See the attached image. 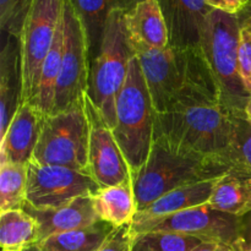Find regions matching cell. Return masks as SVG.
<instances>
[{"label": "cell", "instance_id": "4316f807", "mask_svg": "<svg viewBox=\"0 0 251 251\" xmlns=\"http://www.w3.org/2000/svg\"><path fill=\"white\" fill-rule=\"evenodd\" d=\"M31 0H0V28L20 39Z\"/></svg>", "mask_w": 251, "mask_h": 251}, {"label": "cell", "instance_id": "d6a6232c", "mask_svg": "<svg viewBox=\"0 0 251 251\" xmlns=\"http://www.w3.org/2000/svg\"><path fill=\"white\" fill-rule=\"evenodd\" d=\"M238 17H239L240 25L248 27L251 31V1H248L244 9L238 14Z\"/></svg>", "mask_w": 251, "mask_h": 251}, {"label": "cell", "instance_id": "cb8c5ba5", "mask_svg": "<svg viewBox=\"0 0 251 251\" xmlns=\"http://www.w3.org/2000/svg\"><path fill=\"white\" fill-rule=\"evenodd\" d=\"M28 166L0 164V211L22 210L26 205Z\"/></svg>", "mask_w": 251, "mask_h": 251}, {"label": "cell", "instance_id": "6da1fadb", "mask_svg": "<svg viewBox=\"0 0 251 251\" xmlns=\"http://www.w3.org/2000/svg\"><path fill=\"white\" fill-rule=\"evenodd\" d=\"M156 113L221 103L220 93L200 47L136 50Z\"/></svg>", "mask_w": 251, "mask_h": 251}, {"label": "cell", "instance_id": "7c38bea8", "mask_svg": "<svg viewBox=\"0 0 251 251\" xmlns=\"http://www.w3.org/2000/svg\"><path fill=\"white\" fill-rule=\"evenodd\" d=\"M86 105L91 123L88 172L100 188L119 185L131 179L129 164L115 140L113 130L104 124L87 96Z\"/></svg>", "mask_w": 251, "mask_h": 251}, {"label": "cell", "instance_id": "4fadbf2b", "mask_svg": "<svg viewBox=\"0 0 251 251\" xmlns=\"http://www.w3.org/2000/svg\"><path fill=\"white\" fill-rule=\"evenodd\" d=\"M44 115L31 103L20 105L6 134L0 140V164L28 166L38 144Z\"/></svg>", "mask_w": 251, "mask_h": 251}, {"label": "cell", "instance_id": "f1b7e54d", "mask_svg": "<svg viewBox=\"0 0 251 251\" xmlns=\"http://www.w3.org/2000/svg\"><path fill=\"white\" fill-rule=\"evenodd\" d=\"M132 240L134 234L131 232V225L122 226L110 233L97 251H131Z\"/></svg>", "mask_w": 251, "mask_h": 251}, {"label": "cell", "instance_id": "1f68e13d", "mask_svg": "<svg viewBox=\"0 0 251 251\" xmlns=\"http://www.w3.org/2000/svg\"><path fill=\"white\" fill-rule=\"evenodd\" d=\"M193 251H238L234 245L223 242H202Z\"/></svg>", "mask_w": 251, "mask_h": 251}, {"label": "cell", "instance_id": "9c48e42d", "mask_svg": "<svg viewBox=\"0 0 251 251\" xmlns=\"http://www.w3.org/2000/svg\"><path fill=\"white\" fill-rule=\"evenodd\" d=\"M64 47L51 113L65 110L87 92L91 60L87 38L73 0H63Z\"/></svg>", "mask_w": 251, "mask_h": 251}, {"label": "cell", "instance_id": "8992f818", "mask_svg": "<svg viewBox=\"0 0 251 251\" xmlns=\"http://www.w3.org/2000/svg\"><path fill=\"white\" fill-rule=\"evenodd\" d=\"M115 118L113 134L132 174L149 158L156 119V110L136 55L130 61L126 80L117 97Z\"/></svg>", "mask_w": 251, "mask_h": 251}, {"label": "cell", "instance_id": "30bf717a", "mask_svg": "<svg viewBox=\"0 0 251 251\" xmlns=\"http://www.w3.org/2000/svg\"><path fill=\"white\" fill-rule=\"evenodd\" d=\"M242 217L216 210L210 203L181 212L131 223L132 234L145 232H169L190 235L203 242H223L237 248Z\"/></svg>", "mask_w": 251, "mask_h": 251}, {"label": "cell", "instance_id": "484cf974", "mask_svg": "<svg viewBox=\"0 0 251 251\" xmlns=\"http://www.w3.org/2000/svg\"><path fill=\"white\" fill-rule=\"evenodd\" d=\"M203 240L169 232H145L134 235L131 251H193Z\"/></svg>", "mask_w": 251, "mask_h": 251}, {"label": "cell", "instance_id": "7402d4cb", "mask_svg": "<svg viewBox=\"0 0 251 251\" xmlns=\"http://www.w3.org/2000/svg\"><path fill=\"white\" fill-rule=\"evenodd\" d=\"M114 229L110 223L98 221L86 227L51 235L38 245L46 251H97Z\"/></svg>", "mask_w": 251, "mask_h": 251}, {"label": "cell", "instance_id": "f546056e", "mask_svg": "<svg viewBox=\"0 0 251 251\" xmlns=\"http://www.w3.org/2000/svg\"><path fill=\"white\" fill-rule=\"evenodd\" d=\"M206 1L212 9L234 15L239 14L248 4V0H206Z\"/></svg>", "mask_w": 251, "mask_h": 251}, {"label": "cell", "instance_id": "e575fe53", "mask_svg": "<svg viewBox=\"0 0 251 251\" xmlns=\"http://www.w3.org/2000/svg\"><path fill=\"white\" fill-rule=\"evenodd\" d=\"M245 115H247L248 120L251 123V98H250L249 103H248L247 108H245Z\"/></svg>", "mask_w": 251, "mask_h": 251}, {"label": "cell", "instance_id": "83f0119b", "mask_svg": "<svg viewBox=\"0 0 251 251\" xmlns=\"http://www.w3.org/2000/svg\"><path fill=\"white\" fill-rule=\"evenodd\" d=\"M238 60H239L240 77L251 96V31L245 26H242L240 29Z\"/></svg>", "mask_w": 251, "mask_h": 251}, {"label": "cell", "instance_id": "603a6c76", "mask_svg": "<svg viewBox=\"0 0 251 251\" xmlns=\"http://www.w3.org/2000/svg\"><path fill=\"white\" fill-rule=\"evenodd\" d=\"M38 223L25 210L0 213V245L2 250H22L38 244Z\"/></svg>", "mask_w": 251, "mask_h": 251}, {"label": "cell", "instance_id": "e0dca14e", "mask_svg": "<svg viewBox=\"0 0 251 251\" xmlns=\"http://www.w3.org/2000/svg\"><path fill=\"white\" fill-rule=\"evenodd\" d=\"M22 75L20 42L7 36L0 54V140L21 105Z\"/></svg>", "mask_w": 251, "mask_h": 251}, {"label": "cell", "instance_id": "52a82bcc", "mask_svg": "<svg viewBox=\"0 0 251 251\" xmlns=\"http://www.w3.org/2000/svg\"><path fill=\"white\" fill-rule=\"evenodd\" d=\"M90 131L85 95L68 109L44 115L32 161L88 172Z\"/></svg>", "mask_w": 251, "mask_h": 251}, {"label": "cell", "instance_id": "9a60e30c", "mask_svg": "<svg viewBox=\"0 0 251 251\" xmlns=\"http://www.w3.org/2000/svg\"><path fill=\"white\" fill-rule=\"evenodd\" d=\"M124 25L132 48L163 50L169 47V31L157 0H141L124 14Z\"/></svg>", "mask_w": 251, "mask_h": 251}, {"label": "cell", "instance_id": "d590c367", "mask_svg": "<svg viewBox=\"0 0 251 251\" xmlns=\"http://www.w3.org/2000/svg\"><path fill=\"white\" fill-rule=\"evenodd\" d=\"M1 251H21V250H1Z\"/></svg>", "mask_w": 251, "mask_h": 251}, {"label": "cell", "instance_id": "7a4b0ae2", "mask_svg": "<svg viewBox=\"0 0 251 251\" xmlns=\"http://www.w3.org/2000/svg\"><path fill=\"white\" fill-rule=\"evenodd\" d=\"M232 115L233 113L220 103L156 113L153 139L161 140L184 153L221 159L229 164L227 157Z\"/></svg>", "mask_w": 251, "mask_h": 251}, {"label": "cell", "instance_id": "ba28073f", "mask_svg": "<svg viewBox=\"0 0 251 251\" xmlns=\"http://www.w3.org/2000/svg\"><path fill=\"white\" fill-rule=\"evenodd\" d=\"M63 12V0H31L21 36L22 98L21 104L31 102L38 87L42 66L55 39Z\"/></svg>", "mask_w": 251, "mask_h": 251}, {"label": "cell", "instance_id": "5bb4252c", "mask_svg": "<svg viewBox=\"0 0 251 251\" xmlns=\"http://www.w3.org/2000/svg\"><path fill=\"white\" fill-rule=\"evenodd\" d=\"M169 31V47H200L206 17L212 7L206 0H157Z\"/></svg>", "mask_w": 251, "mask_h": 251}, {"label": "cell", "instance_id": "d6986e66", "mask_svg": "<svg viewBox=\"0 0 251 251\" xmlns=\"http://www.w3.org/2000/svg\"><path fill=\"white\" fill-rule=\"evenodd\" d=\"M141 0H73L87 38L88 55L92 61L98 54L110 12L129 11Z\"/></svg>", "mask_w": 251, "mask_h": 251}, {"label": "cell", "instance_id": "8d00e7d4", "mask_svg": "<svg viewBox=\"0 0 251 251\" xmlns=\"http://www.w3.org/2000/svg\"><path fill=\"white\" fill-rule=\"evenodd\" d=\"M248 1H251V0H248Z\"/></svg>", "mask_w": 251, "mask_h": 251}, {"label": "cell", "instance_id": "836d02e7", "mask_svg": "<svg viewBox=\"0 0 251 251\" xmlns=\"http://www.w3.org/2000/svg\"><path fill=\"white\" fill-rule=\"evenodd\" d=\"M21 251H46V250L42 249L38 244H34V245H31V247L25 248V249H22Z\"/></svg>", "mask_w": 251, "mask_h": 251}, {"label": "cell", "instance_id": "ac0fdd59", "mask_svg": "<svg viewBox=\"0 0 251 251\" xmlns=\"http://www.w3.org/2000/svg\"><path fill=\"white\" fill-rule=\"evenodd\" d=\"M218 179L180 186V188L169 191L166 195L161 196L154 202L147 206L145 210L137 212L134 222L167 217V216L181 212L184 210L208 203Z\"/></svg>", "mask_w": 251, "mask_h": 251}, {"label": "cell", "instance_id": "3957f363", "mask_svg": "<svg viewBox=\"0 0 251 251\" xmlns=\"http://www.w3.org/2000/svg\"><path fill=\"white\" fill-rule=\"evenodd\" d=\"M230 169L225 161L184 153L153 139L147 161L131 174L137 212L174 189L218 179Z\"/></svg>", "mask_w": 251, "mask_h": 251}, {"label": "cell", "instance_id": "277c9868", "mask_svg": "<svg viewBox=\"0 0 251 251\" xmlns=\"http://www.w3.org/2000/svg\"><path fill=\"white\" fill-rule=\"evenodd\" d=\"M240 25L238 15L213 9L206 17L200 48L220 93L223 107L230 113H245L251 96L239 73Z\"/></svg>", "mask_w": 251, "mask_h": 251}, {"label": "cell", "instance_id": "4dcf8cb0", "mask_svg": "<svg viewBox=\"0 0 251 251\" xmlns=\"http://www.w3.org/2000/svg\"><path fill=\"white\" fill-rule=\"evenodd\" d=\"M237 249L238 251H251V212L242 217Z\"/></svg>", "mask_w": 251, "mask_h": 251}, {"label": "cell", "instance_id": "d4e9b609", "mask_svg": "<svg viewBox=\"0 0 251 251\" xmlns=\"http://www.w3.org/2000/svg\"><path fill=\"white\" fill-rule=\"evenodd\" d=\"M228 162L232 169L251 174V123L245 113H233Z\"/></svg>", "mask_w": 251, "mask_h": 251}, {"label": "cell", "instance_id": "ffe728a7", "mask_svg": "<svg viewBox=\"0 0 251 251\" xmlns=\"http://www.w3.org/2000/svg\"><path fill=\"white\" fill-rule=\"evenodd\" d=\"M208 203L216 210L244 217L251 212V174L228 171L216 183Z\"/></svg>", "mask_w": 251, "mask_h": 251}, {"label": "cell", "instance_id": "5b68a950", "mask_svg": "<svg viewBox=\"0 0 251 251\" xmlns=\"http://www.w3.org/2000/svg\"><path fill=\"white\" fill-rule=\"evenodd\" d=\"M124 14L114 10L108 17L100 51L91 61L86 92L96 112L112 130L117 123V97L126 80L130 61L136 55L125 29Z\"/></svg>", "mask_w": 251, "mask_h": 251}, {"label": "cell", "instance_id": "44dd1931", "mask_svg": "<svg viewBox=\"0 0 251 251\" xmlns=\"http://www.w3.org/2000/svg\"><path fill=\"white\" fill-rule=\"evenodd\" d=\"M93 201L100 221H105L115 228L134 222L137 206L131 179L119 185L100 188L93 195Z\"/></svg>", "mask_w": 251, "mask_h": 251}, {"label": "cell", "instance_id": "2e32d148", "mask_svg": "<svg viewBox=\"0 0 251 251\" xmlns=\"http://www.w3.org/2000/svg\"><path fill=\"white\" fill-rule=\"evenodd\" d=\"M22 210L29 213L38 223V244L51 235L86 227L100 221L96 212L93 195L81 196L56 208L36 210L26 203Z\"/></svg>", "mask_w": 251, "mask_h": 251}, {"label": "cell", "instance_id": "8fae6325", "mask_svg": "<svg viewBox=\"0 0 251 251\" xmlns=\"http://www.w3.org/2000/svg\"><path fill=\"white\" fill-rule=\"evenodd\" d=\"M100 185L88 172L28 163L26 203L36 210L56 208L81 196L95 195Z\"/></svg>", "mask_w": 251, "mask_h": 251}]
</instances>
